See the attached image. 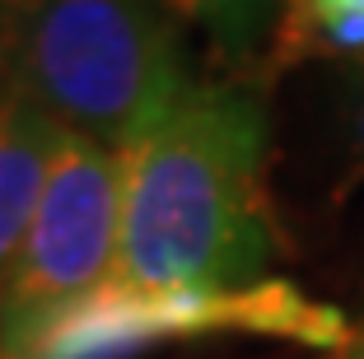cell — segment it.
Wrapping results in <instances>:
<instances>
[{"instance_id": "cell-9", "label": "cell", "mask_w": 364, "mask_h": 359, "mask_svg": "<svg viewBox=\"0 0 364 359\" xmlns=\"http://www.w3.org/2000/svg\"><path fill=\"white\" fill-rule=\"evenodd\" d=\"M0 85H5V47H0ZM5 94V89H0Z\"/></svg>"}, {"instance_id": "cell-10", "label": "cell", "mask_w": 364, "mask_h": 359, "mask_svg": "<svg viewBox=\"0 0 364 359\" xmlns=\"http://www.w3.org/2000/svg\"><path fill=\"white\" fill-rule=\"evenodd\" d=\"M360 140H364V117H360Z\"/></svg>"}, {"instance_id": "cell-7", "label": "cell", "mask_w": 364, "mask_h": 359, "mask_svg": "<svg viewBox=\"0 0 364 359\" xmlns=\"http://www.w3.org/2000/svg\"><path fill=\"white\" fill-rule=\"evenodd\" d=\"M350 355H355V359H364V331H355V345H350Z\"/></svg>"}, {"instance_id": "cell-3", "label": "cell", "mask_w": 364, "mask_h": 359, "mask_svg": "<svg viewBox=\"0 0 364 359\" xmlns=\"http://www.w3.org/2000/svg\"><path fill=\"white\" fill-rule=\"evenodd\" d=\"M215 331L243 336H280L309 350L346 355L355 327L341 308L318 304L289 280H252V285H131L103 280L85 299L56 308L23 336L5 341L10 359H136L164 341H192Z\"/></svg>"}, {"instance_id": "cell-4", "label": "cell", "mask_w": 364, "mask_h": 359, "mask_svg": "<svg viewBox=\"0 0 364 359\" xmlns=\"http://www.w3.org/2000/svg\"><path fill=\"white\" fill-rule=\"evenodd\" d=\"M122 154L65 131L43 182L19 266L0 299V345L117 275Z\"/></svg>"}, {"instance_id": "cell-11", "label": "cell", "mask_w": 364, "mask_h": 359, "mask_svg": "<svg viewBox=\"0 0 364 359\" xmlns=\"http://www.w3.org/2000/svg\"><path fill=\"white\" fill-rule=\"evenodd\" d=\"M0 359H10V355H5V350H0Z\"/></svg>"}, {"instance_id": "cell-5", "label": "cell", "mask_w": 364, "mask_h": 359, "mask_svg": "<svg viewBox=\"0 0 364 359\" xmlns=\"http://www.w3.org/2000/svg\"><path fill=\"white\" fill-rule=\"evenodd\" d=\"M61 136L65 131L52 117H43L14 94H0V299L19 266Z\"/></svg>"}, {"instance_id": "cell-1", "label": "cell", "mask_w": 364, "mask_h": 359, "mask_svg": "<svg viewBox=\"0 0 364 359\" xmlns=\"http://www.w3.org/2000/svg\"><path fill=\"white\" fill-rule=\"evenodd\" d=\"M276 257L267 103L252 85H187L122 149V257L131 285H252Z\"/></svg>"}, {"instance_id": "cell-6", "label": "cell", "mask_w": 364, "mask_h": 359, "mask_svg": "<svg viewBox=\"0 0 364 359\" xmlns=\"http://www.w3.org/2000/svg\"><path fill=\"white\" fill-rule=\"evenodd\" d=\"M364 47V0H294L285 23V56L360 52Z\"/></svg>"}, {"instance_id": "cell-8", "label": "cell", "mask_w": 364, "mask_h": 359, "mask_svg": "<svg viewBox=\"0 0 364 359\" xmlns=\"http://www.w3.org/2000/svg\"><path fill=\"white\" fill-rule=\"evenodd\" d=\"M168 5H182V10H201L205 0H168Z\"/></svg>"}, {"instance_id": "cell-2", "label": "cell", "mask_w": 364, "mask_h": 359, "mask_svg": "<svg viewBox=\"0 0 364 359\" xmlns=\"http://www.w3.org/2000/svg\"><path fill=\"white\" fill-rule=\"evenodd\" d=\"M0 47L5 94L117 154L192 85L159 0H10Z\"/></svg>"}]
</instances>
